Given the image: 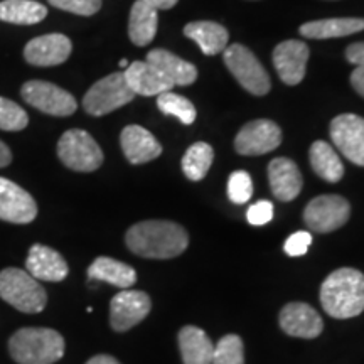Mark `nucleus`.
Masks as SVG:
<instances>
[{
    "label": "nucleus",
    "instance_id": "nucleus-1",
    "mask_svg": "<svg viewBox=\"0 0 364 364\" xmlns=\"http://www.w3.org/2000/svg\"><path fill=\"white\" fill-rule=\"evenodd\" d=\"M125 243L130 252L139 257L167 260L186 252L189 236L177 223L149 220L132 226L125 235Z\"/></svg>",
    "mask_w": 364,
    "mask_h": 364
},
{
    "label": "nucleus",
    "instance_id": "nucleus-2",
    "mask_svg": "<svg viewBox=\"0 0 364 364\" xmlns=\"http://www.w3.org/2000/svg\"><path fill=\"white\" fill-rule=\"evenodd\" d=\"M321 304L334 318H351L364 311V275L356 268H339L321 287Z\"/></svg>",
    "mask_w": 364,
    "mask_h": 364
},
{
    "label": "nucleus",
    "instance_id": "nucleus-3",
    "mask_svg": "<svg viewBox=\"0 0 364 364\" xmlns=\"http://www.w3.org/2000/svg\"><path fill=\"white\" fill-rule=\"evenodd\" d=\"M9 351L19 364H54L65 356V339L48 327H24L9 341Z\"/></svg>",
    "mask_w": 364,
    "mask_h": 364
},
{
    "label": "nucleus",
    "instance_id": "nucleus-4",
    "mask_svg": "<svg viewBox=\"0 0 364 364\" xmlns=\"http://www.w3.org/2000/svg\"><path fill=\"white\" fill-rule=\"evenodd\" d=\"M0 299L26 314L43 312L48 304L44 287L21 268H6L0 272Z\"/></svg>",
    "mask_w": 364,
    "mask_h": 364
},
{
    "label": "nucleus",
    "instance_id": "nucleus-5",
    "mask_svg": "<svg viewBox=\"0 0 364 364\" xmlns=\"http://www.w3.org/2000/svg\"><path fill=\"white\" fill-rule=\"evenodd\" d=\"M223 59H225V65L231 75L248 93L257 95V97H265L270 91V76H268L265 68L247 46H228L223 51Z\"/></svg>",
    "mask_w": 364,
    "mask_h": 364
},
{
    "label": "nucleus",
    "instance_id": "nucleus-6",
    "mask_svg": "<svg viewBox=\"0 0 364 364\" xmlns=\"http://www.w3.org/2000/svg\"><path fill=\"white\" fill-rule=\"evenodd\" d=\"M136 95L130 90L124 73H112L86 91L83 108L93 117H103L130 103Z\"/></svg>",
    "mask_w": 364,
    "mask_h": 364
},
{
    "label": "nucleus",
    "instance_id": "nucleus-7",
    "mask_svg": "<svg viewBox=\"0 0 364 364\" xmlns=\"http://www.w3.org/2000/svg\"><path fill=\"white\" fill-rule=\"evenodd\" d=\"M58 157L68 169L93 172L103 164V152L88 132L73 129L61 135L58 142Z\"/></svg>",
    "mask_w": 364,
    "mask_h": 364
},
{
    "label": "nucleus",
    "instance_id": "nucleus-8",
    "mask_svg": "<svg viewBox=\"0 0 364 364\" xmlns=\"http://www.w3.org/2000/svg\"><path fill=\"white\" fill-rule=\"evenodd\" d=\"M21 97L36 110L53 117H70L78 108L76 98L70 91L41 80H31L22 85Z\"/></svg>",
    "mask_w": 364,
    "mask_h": 364
},
{
    "label": "nucleus",
    "instance_id": "nucleus-9",
    "mask_svg": "<svg viewBox=\"0 0 364 364\" xmlns=\"http://www.w3.org/2000/svg\"><path fill=\"white\" fill-rule=\"evenodd\" d=\"M351 216L348 199L338 194H324L314 198L304 209V221L316 233H331L339 230Z\"/></svg>",
    "mask_w": 364,
    "mask_h": 364
},
{
    "label": "nucleus",
    "instance_id": "nucleus-10",
    "mask_svg": "<svg viewBox=\"0 0 364 364\" xmlns=\"http://www.w3.org/2000/svg\"><path fill=\"white\" fill-rule=\"evenodd\" d=\"M282 144L280 127L272 120L248 122L235 139V149L241 156H263Z\"/></svg>",
    "mask_w": 364,
    "mask_h": 364
},
{
    "label": "nucleus",
    "instance_id": "nucleus-11",
    "mask_svg": "<svg viewBox=\"0 0 364 364\" xmlns=\"http://www.w3.org/2000/svg\"><path fill=\"white\" fill-rule=\"evenodd\" d=\"M331 139L341 154L364 167V118L344 113L331 122Z\"/></svg>",
    "mask_w": 364,
    "mask_h": 364
},
{
    "label": "nucleus",
    "instance_id": "nucleus-12",
    "mask_svg": "<svg viewBox=\"0 0 364 364\" xmlns=\"http://www.w3.org/2000/svg\"><path fill=\"white\" fill-rule=\"evenodd\" d=\"M152 302L145 292L125 289L110 302V324L117 332H125L149 316Z\"/></svg>",
    "mask_w": 364,
    "mask_h": 364
},
{
    "label": "nucleus",
    "instance_id": "nucleus-13",
    "mask_svg": "<svg viewBox=\"0 0 364 364\" xmlns=\"http://www.w3.org/2000/svg\"><path fill=\"white\" fill-rule=\"evenodd\" d=\"M38 216L34 198L16 182L0 177V220L14 225H27Z\"/></svg>",
    "mask_w": 364,
    "mask_h": 364
},
{
    "label": "nucleus",
    "instance_id": "nucleus-14",
    "mask_svg": "<svg viewBox=\"0 0 364 364\" xmlns=\"http://www.w3.org/2000/svg\"><path fill=\"white\" fill-rule=\"evenodd\" d=\"M309 46L304 41L289 39L273 49V65L285 85L302 83L309 61Z\"/></svg>",
    "mask_w": 364,
    "mask_h": 364
},
{
    "label": "nucleus",
    "instance_id": "nucleus-15",
    "mask_svg": "<svg viewBox=\"0 0 364 364\" xmlns=\"http://www.w3.org/2000/svg\"><path fill=\"white\" fill-rule=\"evenodd\" d=\"M71 39L65 34H46L31 39L24 48V59L29 65L49 68L68 61L71 56Z\"/></svg>",
    "mask_w": 364,
    "mask_h": 364
},
{
    "label": "nucleus",
    "instance_id": "nucleus-16",
    "mask_svg": "<svg viewBox=\"0 0 364 364\" xmlns=\"http://www.w3.org/2000/svg\"><path fill=\"white\" fill-rule=\"evenodd\" d=\"M280 327L289 336L314 339L324 329V322L316 309L304 302H290L280 312Z\"/></svg>",
    "mask_w": 364,
    "mask_h": 364
},
{
    "label": "nucleus",
    "instance_id": "nucleus-17",
    "mask_svg": "<svg viewBox=\"0 0 364 364\" xmlns=\"http://www.w3.org/2000/svg\"><path fill=\"white\" fill-rule=\"evenodd\" d=\"M26 268L39 282H61L70 273V268L61 253L41 243L31 247Z\"/></svg>",
    "mask_w": 364,
    "mask_h": 364
},
{
    "label": "nucleus",
    "instance_id": "nucleus-18",
    "mask_svg": "<svg viewBox=\"0 0 364 364\" xmlns=\"http://www.w3.org/2000/svg\"><path fill=\"white\" fill-rule=\"evenodd\" d=\"M268 181L273 196L279 201H294L302 191V174L297 164L287 157H277L268 164Z\"/></svg>",
    "mask_w": 364,
    "mask_h": 364
},
{
    "label": "nucleus",
    "instance_id": "nucleus-19",
    "mask_svg": "<svg viewBox=\"0 0 364 364\" xmlns=\"http://www.w3.org/2000/svg\"><path fill=\"white\" fill-rule=\"evenodd\" d=\"M124 75L130 90L140 97H159L166 91H172L176 86L156 66H152L147 61L130 63Z\"/></svg>",
    "mask_w": 364,
    "mask_h": 364
},
{
    "label": "nucleus",
    "instance_id": "nucleus-20",
    "mask_svg": "<svg viewBox=\"0 0 364 364\" xmlns=\"http://www.w3.org/2000/svg\"><path fill=\"white\" fill-rule=\"evenodd\" d=\"M120 145L130 164L139 166L154 161L162 154V145L147 129L140 125H129L122 130Z\"/></svg>",
    "mask_w": 364,
    "mask_h": 364
},
{
    "label": "nucleus",
    "instance_id": "nucleus-21",
    "mask_svg": "<svg viewBox=\"0 0 364 364\" xmlns=\"http://www.w3.org/2000/svg\"><path fill=\"white\" fill-rule=\"evenodd\" d=\"M145 61L156 66L176 86H189L198 80V70H196L193 63L184 61V59L176 56L174 53L167 51V49H152L147 54Z\"/></svg>",
    "mask_w": 364,
    "mask_h": 364
},
{
    "label": "nucleus",
    "instance_id": "nucleus-22",
    "mask_svg": "<svg viewBox=\"0 0 364 364\" xmlns=\"http://www.w3.org/2000/svg\"><path fill=\"white\" fill-rule=\"evenodd\" d=\"M184 36L193 39L206 56H215V54L223 53L228 48V41H230V33L226 31V27L211 21L189 22L184 27Z\"/></svg>",
    "mask_w": 364,
    "mask_h": 364
},
{
    "label": "nucleus",
    "instance_id": "nucleus-23",
    "mask_svg": "<svg viewBox=\"0 0 364 364\" xmlns=\"http://www.w3.org/2000/svg\"><path fill=\"white\" fill-rule=\"evenodd\" d=\"M364 31V19L361 17H336L306 22L300 26V36L307 39H334L344 38Z\"/></svg>",
    "mask_w": 364,
    "mask_h": 364
},
{
    "label": "nucleus",
    "instance_id": "nucleus-24",
    "mask_svg": "<svg viewBox=\"0 0 364 364\" xmlns=\"http://www.w3.org/2000/svg\"><path fill=\"white\" fill-rule=\"evenodd\" d=\"M179 349L184 364H211L215 346L203 329L186 326L179 332Z\"/></svg>",
    "mask_w": 364,
    "mask_h": 364
},
{
    "label": "nucleus",
    "instance_id": "nucleus-25",
    "mask_svg": "<svg viewBox=\"0 0 364 364\" xmlns=\"http://www.w3.org/2000/svg\"><path fill=\"white\" fill-rule=\"evenodd\" d=\"M88 279L97 282H107L113 287L125 290L136 282V272L134 267L118 262L110 257H98L88 268Z\"/></svg>",
    "mask_w": 364,
    "mask_h": 364
},
{
    "label": "nucleus",
    "instance_id": "nucleus-26",
    "mask_svg": "<svg viewBox=\"0 0 364 364\" xmlns=\"http://www.w3.org/2000/svg\"><path fill=\"white\" fill-rule=\"evenodd\" d=\"M159 14L142 0H136L132 6L129 19V36L130 41L139 48L149 46L157 34Z\"/></svg>",
    "mask_w": 364,
    "mask_h": 364
},
{
    "label": "nucleus",
    "instance_id": "nucleus-27",
    "mask_svg": "<svg viewBox=\"0 0 364 364\" xmlns=\"http://www.w3.org/2000/svg\"><path fill=\"white\" fill-rule=\"evenodd\" d=\"M309 159L314 172L327 182H339L344 176V166L334 147L324 140H317L311 145Z\"/></svg>",
    "mask_w": 364,
    "mask_h": 364
},
{
    "label": "nucleus",
    "instance_id": "nucleus-28",
    "mask_svg": "<svg viewBox=\"0 0 364 364\" xmlns=\"http://www.w3.org/2000/svg\"><path fill=\"white\" fill-rule=\"evenodd\" d=\"M48 9L36 0H4L0 2V21L17 26H34L44 21Z\"/></svg>",
    "mask_w": 364,
    "mask_h": 364
},
{
    "label": "nucleus",
    "instance_id": "nucleus-29",
    "mask_svg": "<svg viewBox=\"0 0 364 364\" xmlns=\"http://www.w3.org/2000/svg\"><path fill=\"white\" fill-rule=\"evenodd\" d=\"M215 161V150L206 142H196L186 150L182 157V171L188 179L201 181L206 177L209 167Z\"/></svg>",
    "mask_w": 364,
    "mask_h": 364
},
{
    "label": "nucleus",
    "instance_id": "nucleus-30",
    "mask_svg": "<svg viewBox=\"0 0 364 364\" xmlns=\"http://www.w3.org/2000/svg\"><path fill=\"white\" fill-rule=\"evenodd\" d=\"M157 107L164 115H171L179 118L184 125H193L196 120V107L191 100L181 95L166 91L157 97Z\"/></svg>",
    "mask_w": 364,
    "mask_h": 364
},
{
    "label": "nucleus",
    "instance_id": "nucleus-31",
    "mask_svg": "<svg viewBox=\"0 0 364 364\" xmlns=\"http://www.w3.org/2000/svg\"><path fill=\"white\" fill-rule=\"evenodd\" d=\"M211 364H245V346L240 336L228 334L215 346Z\"/></svg>",
    "mask_w": 364,
    "mask_h": 364
},
{
    "label": "nucleus",
    "instance_id": "nucleus-32",
    "mask_svg": "<svg viewBox=\"0 0 364 364\" xmlns=\"http://www.w3.org/2000/svg\"><path fill=\"white\" fill-rule=\"evenodd\" d=\"M29 125L26 110L12 100L0 97V130L21 132Z\"/></svg>",
    "mask_w": 364,
    "mask_h": 364
},
{
    "label": "nucleus",
    "instance_id": "nucleus-33",
    "mask_svg": "<svg viewBox=\"0 0 364 364\" xmlns=\"http://www.w3.org/2000/svg\"><path fill=\"white\" fill-rule=\"evenodd\" d=\"M253 196V182L247 171H236L228 181V198L235 204H245Z\"/></svg>",
    "mask_w": 364,
    "mask_h": 364
},
{
    "label": "nucleus",
    "instance_id": "nucleus-34",
    "mask_svg": "<svg viewBox=\"0 0 364 364\" xmlns=\"http://www.w3.org/2000/svg\"><path fill=\"white\" fill-rule=\"evenodd\" d=\"M59 11L76 14V16H93L102 9V0H48Z\"/></svg>",
    "mask_w": 364,
    "mask_h": 364
},
{
    "label": "nucleus",
    "instance_id": "nucleus-35",
    "mask_svg": "<svg viewBox=\"0 0 364 364\" xmlns=\"http://www.w3.org/2000/svg\"><path fill=\"white\" fill-rule=\"evenodd\" d=\"M312 243V235L309 231H297L287 238L284 250L289 257H302L309 252V247Z\"/></svg>",
    "mask_w": 364,
    "mask_h": 364
},
{
    "label": "nucleus",
    "instance_id": "nucleus-36",
    "mask_svg": "<svg viewBox=\"0 0 364 364\" xmlns=\"http://www.w3.org/2000/svg\"><path fill=\"white\" fill-rule=\"evenodd\" d=\"M273 218V204L267 199L252 204L247 211V220L253 226H263L270 223Z\"/></svg>",
    "mask_w": 364,
    "mask_h": 364
},
{
    "label": "nucleus",
    "instance_id": "nucleus-37",
    "mask_svg": "<svg viewBox=\"0 0 364 364\" xmlns=\"http://www.w3.org/2000/svg\"><path fill=\"white\" fill-rule=\"evenodd\" d=\"M346 59L351 65L364 66V43H354L346 49Z\"/></svg>",
    "mask_w": 364,
    "mask_h": 364
},
{
    "label": "nucleus",
    "instance_id": "nucleus-38",
    "mask_svg": "<svg viewBox=\"0 0 364 364\" xmlns=\"http://www.w3.org/2000/svg\"><path fill=\"white\" fill-rule=\"evenodd\" d=\"M351 85L356 93L364 98V66H356V70L351 73Z\"/></svg>",
    "mask_w": 364,
    "mask_h": 364
},
{
    "label": "nucleus",
    "instance_id": "nucleus-39",
    "mask_svg": "<svg viewBox=\"0 0 364 364\" xmlns=\"http://www.w3.org/2000/svg\"><path fill=\"white\" fill-rule=\"evenodd\" d=\"M142 2L147 4L156 11H167V9H172L179 0H142Z\"/></svg>",
    "mask_w": 364,
    "mask_h": 364
},
{
    "label": "nucleus",
    "instance_id": "nucleus-40",
    "mask_svg": "<svg viewBox=\"0 0 364 364\" xmlns=\"http://www.w3.org/2000/svg\"><path fill=\"white\" fill-rule=\"evenodd\" d=\"M12 162V152L6 144L0 140V167H7Z\"/></svg>",
    "mask_w": 364,
    "mask_h": 364
},
{
    "label": "nucleus",
    "instance_id": "nucleus-41",
    "mask_svg": "<svg viewBox=\"0 0 364 364\" xmlns=\"http://www.w3.org/2000/svg\"><path fill=\"white\" fill-rule=\"evenodd\" d=\"M86 364H120L113 356H108V354H98V356L91 358Z\"/></svg>",
    "mask_w": 364,
    "mask_h": 364
},
{
    "label": "nucleus",
    "instance_id": "nucleus-42",
    "mask_svg": "<svg viewBox=\"0 0 364 364\" xmlns=\"http://www.w3.org/2000/svg\"><path fill=\"white\" fill-rule=\"evenodd\" d=\"M129 65H130V63L127 61V59H120V66L122 68H125V70H127V68H129Z\"/></svg>",
    "mask_w": 364,
    "mask_h": 364
}]
</instances>
